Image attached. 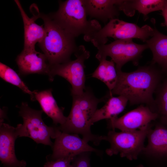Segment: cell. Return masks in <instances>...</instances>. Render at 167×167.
<instances>
[{"mask_svg":"<svg viewBox=\"0 0 167 167\" xmlns=\"http://www.w3.org/2000/svg\"><path fill=\"white\" fill-rule=\"evenodd\" d=\"M118 79L114 88L108 94L122 96L130 104L145 105L150 109L154 102L153 95L162 79L160 70L151 63L129 72L117 71Z\"/></svg>","mask_w":167,"mask_h":167,"instance_id":"obj_1","label":"cell"},{"mask_svg":"<svg viewBox=\"0 0 167 167\" xmlns=\"http://www.w3.org/2000/svg\"><path fill=\"white\" fill-rule=\"evenodd\" d=\"M38 18H41L45 29L44 37L38 43L50 65L63 63L71 60L78 46L75 38L60 27L49 15L39 13Z\"/></svg>","mask_w":167,"mask_h":167,"instance_id":"obj_2","label":"cell"},{"mask_svg":"<svg viewBox=\"0 0 167 167\" xmlns=\"http://www.w3.org/2000/svg\"><path fill=\"white\" fill-rule=\"evenodd\" d=\"M58 10L49 15L66 32L75 38L84 35L85 40L102 28L96 19L88 20L83 0L59 1Z\"/></svg>","mask_w":167,"mask_h":167,"instance_id":"obj_3","label":"cell"},{"mask_svg":"<svg viewBox=\"0 0 167 167\" xmlns=\"http://www.w3.org/2000/svg\"><path fill=\"white\" fill-rule=\"evenodd\" d=\"M153 125V122L145 127L134 131H109L106 135L102 136V140L110 144V147L105 150L106 153L110 156L119 154L121 157L130 161L136 160L145 147V139Z\"/></svg>","mask_w":167,"mask_h":167,"instance_id":"obj_4","label":"cell"},{"mask_svg":"<svg viewBox=\"0 0 167 167\" xmlns=\"http://www.w3.org/2000/svg\"><path fill=\"white\" fill-rule=\"evenodd\" d=\"M154 32V29L148 25L140 27L135 24L116 18L110 20L103 28L85 41L91 42L96 47L105 44L108 37L115 40L137 38L145 42L153 36Z\"/></svg>","mask_w":167,"mask_h":167,"instance_id":"obj_5","label":"cell"},{"mask_svg":"<svg viewBox=\"0 0 167 167\" xmlns=\"http://www.w3.org/2000/svg\"><path fill=\"white\" fill-rule=\"evenodd\" d=\"M19 115L23 119V124H18L20 137H27L37 143L52 147L51 138L55 139L61 131L56 125L48 126L42 118V110L31 108L27 103L23 102L19 107Z\"/></svg>","mask_w":167,"mask_h":167,"instance_id":"obj_6","label":"cell"},{"mask_svg":"<svg viewBox=\"0 0 167 167\" xmlns=\"http://www.w3.org/2000/svg\"><path fill=\"white\" fill-rule=\"evenodd\" d=\"M74 54L76 59L74 60H71L63 63L50 65L48 76L50 81H53L56 75L65 79L71 86L72 96L81 95L86 88L84 63L90 56V52L82 45L78 46Z\"/></svg>","mask_w":167,"mask_h":167,"instance_id":"obj_7","label":"cell"},{"mask_svg":"<svg viewBox=\"0 0 167 167\" xmlns=\"http://www.w3.org/2000/svg\"><path fill=\"white\" fill-rule=\"evenodd\" d=\"M97 48L96 58L100 61L108 56L110 57L115 64L117 71L122 70V67L129 62L137 66L143 52L149 48L147 44H138L134 42L133 39L116 40Z\"/></svg>","mask_w":167,"mask_h":167,"instance_id":"obj_8","label":"cell"},{"mask_svg":"<svg viewBox=\"0 0 167 167\" xmlns=\"http://www.w3.org/2000/svg\"><path fill=\"white\" fill-rule=\"evenodd\" d=\"M55 139L52 147V153L46 157L47 161L74 157L84 152H94L99 155L102 153L101 151L90 146L77 134L66 133L61 131Z\"/></svg>","mask_w":167,"mask_h":167,"instance_id":"obj_9","label":"cell"},{"mask_svg":"<svg viewBox=\"0 0 167 167\" xmlns=\"http://www.w3.org/2000/svg\"><path fill=\"white\" fill-rule=\"evenodd\" d=\"M89 120L84 111L76 99L73 97L71 109L65 123L58 127L62 132L81 135L87 142L91 141L96 145L102 140V136L93 134L91 130Z\"/></svg>","mask_w":167,"mask_h":167,"instance_id":"obj_10","label":"cell"},{"mask_svg":"<svg viewBox=\"0 0 167 167\" xmlns=\"http://www.w3.org/2000/svg\"><path fill=\"white\" fill-rule=\"evenodd\" d=\"M157 114L149 107L141 105L120 118L117 117L108 119V127L121 131H134L141 129L156 121Z\"/></svg>","mask_w":167,"mask_h":167,"instance_id":"obj_11","label":"cell"},{"mask_svg":"<svg viewBox=\"0 0 167 167\" xmlns=\"http://www.w3.org/2000/svg\"><path fill=\"white\" fill-rule=\"evenodd\" d=\"M20 137L18 127L3 122L0 125V160L4 167H25V161L18 160L15 155V143Z\"/></svg>","mask_w":167,"mask_h":167,"instance_id":"obj_12","label":"cell"},{"mask_svg":"<svg viewBox=\"0 0 167 167\" xmlns=\"http://www.w3.org/2000/svg\"><path fill=\"white\" fill-rule=\"evenodd\" d=\"M16 62L22 76L34 74L49 75L50 65L46 56L35 49H23L16 57Z\"/></svg>","mask_w":167,"mask_h":167,"instance_id":"obj_13","label":"cell"},{"mask_svg":"<svg viewBox=\"0 0 167 167\" xmlns=\"http://www.w3.org/2000/svg\"><path fill=\"white\" fill-rule=\"evenodd\" d=\"M154 126L148 132L147 144L141 153L153 159L167 156V124L159 122Z\"/></svg>","mask_w":167,"mask_h":167,"instance_id":"obj_14","label":"cell"},{"mask_svg":"<svg viewBox=\"0 0 167 167\" xmlns=\"http://www.w3.org/2000/svg\"><path fill=\"white\" fill-rule=\"evenodd\" d=\"M87 15L104 23L117 18L120 0H83Z\"/></svg>","mask_w":167,"mask_h":167,"instance_id":"obj_15","label":"cell"},{"mask_svg":"<svg viewBox=\"0 0 167 167\" xmlns=\"http://www.w3.org/2000/svg\"><path fill=\"white\" fill-rule=\"evenodd\" d=\"M20 13L24 27V49H35L36 44L41 42L45 33L43 25L35 22L38 17L36 15L29 18L25 13L19 1L14 0Z\"/></svg>","mask_w":167,"mask_h":167,"instance_id":"obj_16","label":"cell"},{"mask_svg":"<svg viewBox=\"0 0 167 167\" xmlns=\"http://www.w3.org/2000/svg\"><path fill=\"white\" fill-rule=\"evenodd\" d=\"M51 88L42 91H33L34 101L39 103L43 111L53 120L55 125L64 124L66 117L63 114V108L58 106L52 94Z\"/></svg>","mask_w":167,"mask_h":167,"instance_id":"obj_17","label":"cell"},{"mask_svg":"<svg viewBox=\"0 0 167 167\" xmlns=\"http://www.w3.org/2000/svg\"><path fill=\"white\" fill-rule=\"evenodd\" d=\"M154 29L153 36L145 42L152 53L151 63L167 74V36Z\"/></svg>","mask_w":167,"mask_h":167,"instance_id":"obj_18","label":"cell"},{"mask_svg":"<svg viewBox=\"0 0 167 167\" xmlns=\"http://www.w3.org/2000/svg\"><path fill=\"white\" fill-rule=\"evenodd\" d=\"M166 0H121L118 5L120 11L127 15L132 16L135 11L146 17L150 13L162 11Z\"/></svg>","mask_w":167,"mask_h":167,"instance_id":"obj_19","label":"cell"},{"mask_svg":"<svg viewBox=\"0 0 167 167\" xmlns=\"http://www.w3.org/2000/svg\"><path fill=\"white\" fill-rule=\"evenodd\" d=\"M128 102L127 99L122 96H110L105 105L101 109L96 110L89 122L90 124L92 126L101 120H108L117 117L124 110Z\"/></svg>","mask_w":167,"mask_h":167,"instance_id":"obj_20","label":"cell"},{"mask_svg":"<svg viewBox=\"0 0 167 167\" xmlns=\"http://www.w3.org/2000/svg\"><path fill=\"white\" fill-rule=\"evenodd\" d=\"M95 71L91 74V77L99 79L107 87L110 93L115 88L117 82L118 75L115 64L111 60L103 59Z\"/></svg>","mask_w":167,"mask_h":167,"instance_id":"obj_21","label":"cell"},{"mask_svg":"<svg viewBox=\"0 0 167 167\" xmlns=\"http://www.w3.org/2000/svg\"><path fill=\"white\" fill-rule=\"evenodd\" d=\"M154 95V103L151 109L157 114V119L167 124V76L162 79Z\"/></svg>","mask_w":167,"mask_h":167,"instance_id":"obj_22","label":"cell"},{"mask_svg":"<svg viewBox=\"0 0 167 167\" xmlns=\"http://www.w3.org/2000/svg\"><path fill=\"white\" fill-rule=\"evenodd\" d=\"M0 76L5 81L15 86L24 93L29 94L32 101H34L33 92L31 91L17 73L7 65L0 62Z\"/></svg>","mask_w":167,"mask_h":167,"instance_id":"obj_23","label":"cell"},{"mask_svg":"<svg viewBox=\"0 0 167 167\" xmlns=\"http://www.w3.org/2000/svg\"><path fill=\"white\" fill-rule=\"evenodd\" d=\"M91 152H83L75 156L71 162V167H91L90 156Z\"/></svg>","mask_w":167,"mask_h":167,"instance_id":"obj_24","label":"cell"},{"mask_svg":"<svg viewBox=\"0 0 167 167\" xmlns=\"http://www.w3.org/2000/svg\"><path fill=\"white\" fill-rule=\"evenodd\" d=\"M74 157H66L54 161H47L43 167H70Z\"/></svg>","mask_w":167,"mask_h":167,"instance_id":"obj_25","label":"cell"},{"mask_svg":"<svg viewBox=\"0 0 167 167\" xmlns=\"http://www.w3.org/2000/svg\"><path fill=\"white\" fill-rule=\"evenodd\" d=\"M161 13L164 19V22L163 25L166 27L167 29V0H166L165 4L163 10L161 11Z\"/></svg>","mask_w":167,"mask_h":167,"instance_id":"obj_26","label":"cell"},{"mask_svg":"<svg viewBox=\"0 0 167 167\" xmlns=\"http://www.w3.org/2000/svg\"><path fill=\"white\" fill-rule=\"evenodd\" d=\"M136 167H144L143 165L142 164H140Z\"/></svg>","mask_w":167,"mask_h":167,"instance_id":"obj_27","label":"cell"},{"mask_svg":"<svg viewBox=\"0 0 167 167\" xmlns=\"http://www.w3.org/2000/svg\"><path fill=\"white\" fill-rule=\"evenodd\" d=\"M70 167H71V166H70Z\"/></svg>","mask_w":167,"mask_h":167,"instance_id":"obj_28","label":"cell"}]
</instances>
